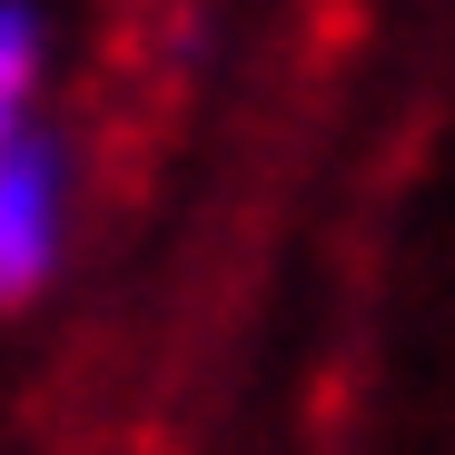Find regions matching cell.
Here are the masks:
<instances>
[{
  "instance_id": "6da1fadb",
  "label": "cell",
  "mask_w": 455,
  "mask_h": 455,
  "mask_svg": "<svg viewBox=\"0 0 455 455\" xmlns=\"http://www.w3.org/2000/svg\"><path fill=\"white\" fill-rule=\"evenodd\" d=\"M60 248H69V169L30 129L20 148H0V317L50 287Z\"/></svg>"
},
{
  "instance_id": "7a4b0ae2",
  "label": "cell",
  "mask_w": 455,
  "mask_h": 455,
  "mask_svg": "<svg viewBox=\"0 0 455 455\" xmlns=\"http://www.w3.org/2000/svg\"><path fill=\"white\" fill-rule=\"evenodd\" d=\"M40 80H50V40L30 0H0V148H20L40 129Z\"/></svg>"
}]
</instances>
